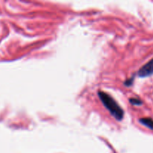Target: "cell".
I'll use <instances>...</instances> for the list:
<instances>
[{
    "mask_svg": "<svg viewBox=\"0 0 153 153\" xmlns=\"http://www.w3.org/2000/svg\"><path fill=\"white\" fill-rule=\"evenodd\" d=\"M98 96L101 100L102 102L105 107L109 111L111 114L117 120H121L123 118L124 111L120 106L117 103V102L111 96L102 91H99Z\"/></svg>",
    "mask_w": 153,
    "mask_h": 153,
    "instance_id": "obj_1",
    "label": "cell"
},
{
    "mask_svg": "<svg viewBox=\"0 0 153 153\" xmlns=\"http://www.w3.org/2000/svg\"><path fill=\"white\" fill-rule=\"evenodd\" d=\"M132 82H133V79H130L126 81V82H124V85H126V86H130V85H132Z\"/></svg>",
    "mask_w": 153,
    "mask_h": 153,
    "instance_id": "obj_5",
    "label": "cell"
},
{
    "mask_svg": "<svg viewBox=\"0 0 153 153\" xmlns=\"http://www.w3.org/2000/svg\"><path fill=\"white\" fill-rule=\"evenodd\" d=\"M153 74V58L149 62L146 63L145 65H143L140 70H138L137 76L140 77L144 78L147 76H151Z\"/></svg>",
    "mask_w": 153,
    "mask_h": 153,
    "instance_id": "obj_2",
    "label": "cell"
},
{
    "mask_svg": "<svg viewBox=\"0 0 153 153\" xmlns=\"http://www.w3.org/2000/svg\"><path fill=\"white\" fill-rule=\"evenodd\" d=\"M140 123L143 124V125L146 126V127L149 128L150 129L153 130V120L152 118H141V119H140Z\"/></svg>",
    "mask_w": 153,
    "mask_h": 153,
    "instance_id": "obj_3",
    "label": "cell"
},
{
    "mask_svg": "<svg viewBox=\"0 0 153 153\" xmlns=\"http://www.w3.org/2000/svg\"><path fill=\"white\" fill-rule=\"evenodd\" d=\"M129 102L131 104L134 105H142V102L138 99L131 98L129 100Z\"/></svg>",
    "mask_w": 153,
    "mask_h": 153,
    "instance_id": "obj_4",
    "label": "cell"
}]
</instances>
